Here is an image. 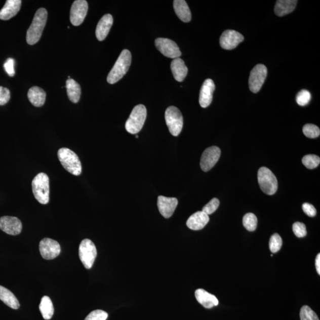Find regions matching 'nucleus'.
I'll list each match as a JSON object with an SVG mask.
<instances>
[{
	"label": "nucleus",
	"instance_id": "f257e3e1",
	"mask_svg": "<svg viewBox=\"0 0 320 320\" xmlns=\"http://www.w3.org/2000/svg\"><path fill=\"white\" fill-rule=\"evenodd\" d=\"M47 19V10L44 8L38 9L34 15L33 22L27 32V44L33 45L39 41L46 25Z\"/></svg>",
	"mask_w": 320,
	"mask_h": 320
},
{
	"label": "nucleus",
	"instance_id": "f03ea898",
	"mask_svg": "<svg viewBox=\"0 0 320 320\" xmlns=\"http://www.w3.org/2000/svg\"><path fill=\"white\" fill-rule=\"evenodd\" d=\"M131 61L132 56L130 51L127 50H123L107 76V82L109 84L113 85L123 78L130 67Z\"/></svg>",
	"mask_w": 320,
	"mask_h": 320
},
{
	"label": "nucleus",
	"instance_id": "7ed1b4c3",
	"mask_svg": "<svg viewBox=\"0 0 320 320\" xmlns=\"http://www.w3.org/2000/svg\"><path fill=\"white\" fill-rule=\"evenodd\" d=\"M58 159L64 168L74 176H79L82 172L81 162L74 151L67 148H62L58 151Z\"/></svg>",
	"mask_w": 320,
	"mask_h": 320
},
{
	"label": "nucleus",
	"instance_id": "20e7f679",
	"mask_svg": "<svg viewBox=\"0 0 320 320\" xmlns=\"http://www.w3.org/2000/svg\"><path fill=\"white\" fill-rule=\"evenodd\" d=\"M32 186L35 199L41 204H48L50 201V179L47 174H38L32 181Z\"/></svg>",
	"mask_w": 320,
	"mask_h": 320
},
{
	"label": "nucleus",
	"instance_id": "39448f33",
	"mask_svg": "<svg viewBox=\"0 0 320 320\" xmlns=\"http://www.w3.org/2000/svg\"><path fill=\"white\" fill-rule=\"evenodd\" d=\"M147 117V109L142 104L134 107L125 124L126 130L131 134H137L143 127Z\"/></svg>",
	"mask_w": 320,
	"mask_h": 320
},
{
	"label": "nucleus",
	"instance_id": "423d86ee",
	"mask_svg": "<svg viewBox=\"0 0 320 320\" xmlns=\"http://www.w3.org/2000/svg\"><path fill=\"white\" fill-rule=\"evenodd\" d=\"M258 182L261 190L264 193L273 195L276 192L278 183L276 177L268 168L263 167L258 171Z\"/></svg>",
	"mask_w": 320,
	"mask_h": 320
},
{
	"label": "nucleus",
	"instance_id": "0eeeda50",
	"mask_svg": "<svg viewBox=\"0 0 320 320\" xmlns=\"http://www.w3.org/2000/svg\"><path fill=\"white\" fill-rule=\"evenodd\" d=\"M165 119L170 133L173 136H178L183 126V118L180 111L175 106L169 107L166 110Z\"/></svg>",
	"mask_w": 320,
	"mask_h": 320
},
{
	"label": "nucleus",
	"instance_id": "6e6552de",
	"mask_svg": "<svg viewBox=\"0 0 320 320\" xmlns=\"http://www.w3.org/2000/svg\"><path fill=\"white\" fill-rule=\"evenodd\" d=\"M97 256V249L95 244L89 239H85L80 243L79 257L86 269L92 268Z\"/></svg>",
	"mask_w": 320,
	"mask_h": 320
},
{
	"label": "nucleus",
	"instance_id": "1a4fd4ad",
	"mask_svg": "<svg viewBox=\"0 0 320 320\" xmlns=\"http://www.w3.org/2000/svg\"><path fill=\"white\" fill-rule=\"evenodd\" d=\"M267 69L265 65L258 64L250 72L249 80L250 91L254 93H258L266 78Z\"/></svg>",
	"mask_w": 320,
	"mask_h": 320
},
{
	"label": "nucleus",
	"instance_id": "9d476101",
	"mask_svg": "<svg viewBox=\"0 0 320 320\" xmlns=\"http://www.w3.org/2000/svg\"><path fill=\"white\" fill-rule=\"evenodd\" d=\"M155 47L165 57L175 59L182 55L178 45L172 40L159 37L155 41Z\"/></svg>",
	"mask_w": 320,
	"mask_h": 320
},
{
	"label": "nucleus",
	"instance_id": "9b49d317",
	"mask_svg": "<svg viewBox=\"0 0 320 320\" xmlns=\"http://www.w3.org/2000/svg\"><path fill=\"white\" fill-rule=\"evenodd\" d=\"M221 155V149L212 146L204 151L201 159V168L204 172L210 171L217 164Z\"/></svg>",
	"mask_w": 320,
	"mask_h": 320
},
{
	"label": "nucleus",
	"instance_id": "f8f14e48",
	"mask_svg": "<svg viewBox=\"0 0 320 320\" xmlns=\"http://www.w3.org/2000/svg\"><path fill=\"white\" fill-rule=\"evenodd\" d=\"M39 250L44 259L52 260L60 255L61 247L55 240L45 238L40 242Z\"/></svg>",
	"mask_w": 320,
	"mask_h": 320
},
{
	"label": "nucleus",
	"instance_id": "ddd939ff",
	"mask_svg": "<svg viewBox=\"0 0 320 320\" xmlns=\"http://www.w3.org/2000/svg\"><path fill=\"white\" fill-rule=\"evenodd\" d=\"M88 3L85 0H76L71 6L70 21L72 25L79 26L85 20L88 11Z\"/></svg>",
	"mask_w": 320,
	"mask_h": 320
},
{
	"label": "nucleus",
	"instance_id": "4468645a",
	"mask_svg": "<svg viewBox=\"0 0 320 320\" xmlns=\"http://www.w3.org/2000/svg\"><path fill=\"white\" fill-rule=\"evenodd\" d=\"M244 36L234 30H227L221 34L220 44L222 48L226 50H234L244 41Z\"/></svg>",
	"mask_w": 320,
	"mask_h": 320
},
{
	"label": "nucleus",
	"instance_id": "2eb2a0df",
	"mask_svg": "<svg viewBox=\"0 0 320 320\" xmlns=\"http://www.w3.org/2000/svg\"><path fill=\"white\" fill-rule=\"evenodd\" d=\"M0 229L7 234L17 235L22 230V224L19 219L9 216L0 218Z\"/></svg>",
	"mask_w": 320,
	"mask_h": 320
},
{
	"label": "nucleus",
	"instance_id": "dca6fc26",
	"mask_svg": "<svg viewBox=\"0 0 320 320\" xmlns=\"http://www.w3.org/2000/svg\"><path fill=\"white\" fill-rule=\"evenodd\" d=\"M178 205V200L175 197L159 196L158 197V210L163 217L169 218L172 216Z\"/></svg>",
	"mask_w": 320,
	"mask_h": 320
},
{
	"label": "nucleus",
	"instance_id": "f3484780",
	"mask_svg": "<svg viewBox=\"0 0 320 320\" xmlns=\"http://www.w3.org/2000/svg\"><path fill=\"white\" fill-rule=\"evenodd\" d=\"M215 89V85L213 80L207 79L205 80L200 92L199 103L203 108H206L210 105L213 99V93Z\"/></svg>",
	"mask_w": 320,
	"mask_h": 320
},
{
	"label": "nucleus",
	"instance_id": "a211bd4d",
	"mask_svg": "<svg viewBox=\"0 0 320 320\" xmlns=\"http://www.w3.org/2000/svg\"><path fill=\"white\" fill-rule=\"evenodd\" d=\"M113 23V17L110 14H107L100 19L96 30V36L99 41H103L109 33Z\"/></svg>",
	"mask_w": 320,
	"mask_h": 320
},
{
	"label": "nucleus",
	"instance_id": "6ab92c4d",
	"mask_svg": "<svg viewBox=\"0 0 320 320\" xmlns=\"http://www.w3.org/2000/svg\"><path fill=\"white\" fill-rule=\"evenodd\" d=\"M210 221L209 215L203 211L195 212L189 218L186 222L187 227L192 230H201Z\"/></svg>",
	"mask_w": 320,
	"mask_h": 320
},
{
	"label": "nucleus",
	"instance_id": "aec40b11",
	"mask_svg": "<svg viewBox=\"0 0 320 320\" xmlns=\"http://www.w3.org/2000/svg\"><path fill=\"white\" fill-rule=\"evenodd\" d=\"M21 5L20 0H8L0 11V19L8 20L15 17L20 11Z\"/></svg>",
	"mask_w": 320,
	"mask_h": 320
},
{
	"label": "nucleus",
	"instance_id": "412c9836",
	"mask_svg": "<svg viewBox=\"0 0 320 320\" xmlns=\"http://www.w3.org/2000/svg\"><path fill=\"white\" fill-rule=\"evenodd\" d=\"M195 297L198 302L206 308H213L219 304L218 300L215 295L209 293L203 289H198L195 291Z\"/></svg>",
	"mask_w": 320,
	"mask_h": 320
},
{
	"label": "nucleus",
	"instance_id": "4be33fe9",
	"mask_svg": "<svg viewBox=\"0 0 320 320\" xmlns=\"http://www.w3.org/2000/svg\"><path fill=\"white\" fill-rule=\"evenodd\" d=\"M171 69L174 78L179 82H182L188 72V68L184 61L180 58L174 59L172 61Z\"/></svg>",
	"mask_w": 320,
	"mask_h": 320
},
{
	"label": "nucleus",
	"instance_id": "5701e85b",
	"mask_svg": "<svg viewBox=\"0 0 320 320\" xmlns=\"http://www.w3.org/2000/svg\"><path fill=\"white\" fill-rule=\"evenodd\" d=\"M174 9L179 18L184 23H188L192 15L188 5L184 0H175L173 2Z\"/></svg>",
	"mask_w": 320,
	"mask_h": 320
},
{
	"label": "nucleus",
	"instance_id": "b1692460",
	"mask_svg": "<svg viewBox=\"0 0 320 320\" xmlns=\"http://www.w3.org/2000/svg\"><path fill=\"white\" fill-rule=\"evenodd\" d=\"M297 0H278L274 6V13L278 16L288 15L296 8Z\"/></svg>",
	"mask_w": 320,
	"mask_h": 320
},
{
	"label": "nucleus",
	"instance_id": "393cba45",
	"mask_svg": "<svg viewBox=\"0 0 320 320\" xmlns=\"http://www.w3.org/2000/svg\"><path fill=\"white\" fill-rule=\"evenodd\" d=\"M27 96L30 102L36 107L43 106L46 100V93L43 89L38 87L30 88L27 93Z\"/></svg>",
	"mask_w": 320,
	"mask_h": 320
},
{
	"label": "nucleus",
	"instance_id": "a878e982",
	"mask_svg": "<svg viewBox=\"0 0 320 320\" xmlns=\"http://www.w3.org/2000/svg\"><path fill=\"white\" fill-rule=\"evenodd\" d=\"M66 88L69 99L72 103H78L82 93L78 83L72 78L68 79L66 82Z\"/></svg>",
	"mask_w": 320,
	"mask_h": 320
},
{
	"label": "nucleus",
	"instance_id": "bb28decb",
	"mask_svg": "<svg viewBox=\"0 0 320 320\" xmlns=\"http://www.w3.org/2000/svg\"><path fill=\"white\" fill-rule=\"evenodd\" d=\"M0 300L9 307L17 309L20 307V303L15 295L11 291L0 285Z\"/></svg>",
	"mask_w": 320,
	"mask_h": 320
},
{
	"label": "nucleus",
	"instance_id": "cd10ccee",
	"mask_svg": "<svg viewBox=\"0 0 320 320\" xmlns=\"http://www.w3.org/2000/svg\"><path fill=\"white\" fill-rule=\"evenodd\" d=\"M39 309L45 319H51L54 313L53 304L50 297L44 296L42 298L39 305Z\"/></svg>",
	"mask_w": 320,
	"mask_h": 320
},
{
	"label": "nucleus",
	"instance_id": "c85d7f7f",
	"mask_svg": "<svg viewBox=\"0 0 320 320\" xmlns=\"http://www.w3.org/2000/svg\"><path fill=\"white\" fill-rule=\"evenodd\" d=\"M243 223L244 227L249 231L256 230L257 225V218L253 213H248L243 217Z\"/></svg>",
	"mask_w": 320,
	"mask_h": 320
},
{
	"label": "nucleus",
	"instance_id": "c756f323",
	"mask_svg": "<svg viewBox=\"0 0 320 320\" xmlns=\"http://www.w3.org/2000/svg\"><path fill=\"white\" fill-rule=\"evenodd\" d=\"M302 162L307 169H314L319 166L320 158L318 156L316 155H306L302 158Z\"/></svg>",
	"mask_w": 320,
	"mask_h": 320
},
{
	"label": "nucleus",
	"instance_id": "7c9ffc66",
	"mask_svg": "<svg viewBox=\"0 0 320 320\" xmlns=\"http://www.w3.org/2000/svg\"><path fill=\"white\" fill-rule=\"evenodd\" d=\"M302 131L305 136L309 138H315L319 136V128L315 125L306 124Z\"/></svg>",
	"mask_w": 320,
	"mask_h": 320
},
{
	"label": "nucleus",
	"instance_id": "2f4dec72",
	"mask_svg": "<svg viewBox=\"0 0 320 320\" xmlns=\"http://www.w3.org/2000/svg\"><path fill=\"white\" fill-rule=\"evenodd\" d=\"M301 320H319L317 315L307 305H304L300 311Z\"/></svg>",
	"mask_w": 320,
	"mask_h": 320
},
{
	"label": "nucleus",
	"instance_id": "473e14b6",
	"mask_svg": "<svg viewBox=\"0 0 320 320\" xmlns=\"http://www.w3.org/2000/svg\"><path fill=\"white\" fill-rule=\"evenodd\" d=\"M283 246V239L278 234H274L271 236L269 242V248L270 251L273 253L279 251Z\"/></svg>",
	"mask_w": 320,
	"mask_h": 320
},
{
	"label": "nucleus",
	"instance_id": "72a5a7b5",
	"mask_svg": "<svg viewBox=\"0 0 320 320\" xmlns=\"http://www.w3.org/2000/svg\"><path fill=\"white\" fill-rule=\"evenodd\" d=\"M311 99V95L307 90H302L299 92L296 97L297 103L301 106L307 105Z\"/></svg>",
	"mask_w": 320,
	"mask_h": 320
},
{
	"label": "nucleus",
	"instance_id": "f704fd0d",
	"mask_svg": "<svg viewBox=\"0 0 320 320\" xmlns=\"http://www.w3.org/2000/svg\"><path fill=\"white\" fill-rule=\"evenodd\" d=\"M220 205V201L217 198H214L210 202H209L203 208V212L208 215L213 214L216 211Z\"/></svg>",
	"mask_w": 320,
	"mask_h": 320
},
{
	"label": "nucleus",
	"instance_id": "c9c22d12",
	"mask_svg": "<svg viewBox=\"0 0 320 320\" xmlns=\"http://www.w3.org/2000/svg\"><path fill=\"white\" fill-rule=\"evenodd\" d=\"M292 229H293L294 234L297 237L302 238L307 235V232L306 226L302 222H295L292 226Z\"/></svg>",
	"mask_w": 320,
	"mask_h": 320
},
{
	"label": "nucleus",
	"instance_id": "e433bc0d",
	"mask_svg": "<svg viewBox=\"0 0 320 320\" xmlns=\"http://www.w3.org/2000/svg\"><path fill=\"white\" fill-rule=\"evenodd\" d=\"M108 314L105 311L97 309L90 313L85 320H106Z\"/></svg>",
	"mask_w": 320,
	"mask_h": 320
},
{
	"label": "nucleus",
	"instance_id": "4c0bfd02",
	"mask_svg": "<svg viewBox=\"0 0 320 320\" xmlns=\"http://www.w3.org/2000/svg\"><path fill=\"white\" fill-rule=\"evenodd\" d=\"M10 99V92L8 88L0 86V106L5 105Z\"/></svg>",
	"mask_w": 320,
	"mask_h": 320
},
{
	"label": "nucleus",
	"instance_id": "58836bf2",
	"mask_svg": "<svg viewBox=\"0 0 320 320\" xmlns=\"http://www.w3.org/2000/svg\"><path fill=\"white\" fill-rule=\"evenodd\" d=\"M15 61L13 58H8L4 65V68L10 76H13L15 74Z\"/></svg>",
	"mask_w": 320,
	"mask_h": 320
},
{
	"label": "nucleus",
	"instance_id": "ea45409f",
	"mask_svg": "<svg viewBox=\"0 0 320 320\" xmlns=\"http://www.w3.org/2000/svg\"><path fill=\"white\" fill-rule=\"evenodd\" d=\"M302 210L309 217H314L316 214L315 208L312 205L308 203H305L302 205Z\"/></svg>",
	"mask_w": 320,
	"mask_h": 320
},
{
	"label": "nucleus",
	"instance_id": "a19ab883",
	"mask_svg": "<svg viewBox=\"0 0 320 320\" xmlns=\"http://www.w3.org/2000/svg\"><path fill=\"white\" fill-rule=\"evenodd\" d=\"M315 267L316 269V272L320 274V254H318V255L316 256L315 259Z\"/></svg>",
	"mask_w": 320,
	"mask_h": 320
},
{
	"label": "nucleus",
	"instance_id": "79ce46f5",
	"mask_svg": "<svg viewBox=\"0 0 320 320\" xmlns=\"http://www.w3.org/2000/svg\"><path fill=\"white\" fill-rule=\"evenodd\" d=\"M136 137V138H138V135H137V136H136V137Z\"/></svg>",
	"mask_w": 320,
	"mask_h": 320
}]
</instances>
